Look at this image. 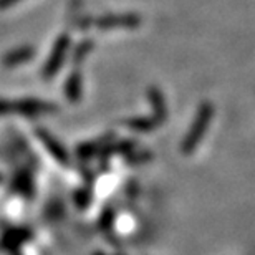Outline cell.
<instances>
[{
  "label": "cell",
  "mask_w": 255,
  "mask_h": 255,
  "mask_svg": "<svg viewBox=\"0 0 255 255\" xmlns=\"http://www.w3.org/2000/svg\"><path fill=\"white\" fill-rule=\"evenodd\" d=\"M65 91L66 95H68L70 100H78L80 95H81V78L78 73H73L68 78V83L65 86Z\"/></svg>",
  "instance_id": "8992f818"
},
{
  "label": "cell",
  "mask_w": 255,
  "mask_h": 255,
  "mask_svg": "<svg viewBox=\"0 0 255 255\" xmlns=\"http://www.w3.org/2000/svg\"><path fill=\"white\" fill-rule=\"evenodd\" d=\"M20 0H0V10H5L8 7H12V5L18 3Z\"/></svg>",
  "instance_id": "52a82bcc"
},
{
  "label": "cell",
  "mask_w": 255,
  "mask_h": 255,
  "mask_svg": "<svg viewBox=\"0 0 255 255\" xmlns=\"http://www.w3.org/2000/svg\"><path fill=\"white\" fill-rule=\"evenodd\" d=\"M141 23L139 15L125 13V15H108L95 20L93 25L100 30H113V28H134Z\"/></svg>",
  "instance_id": "7a4b0ae2"
},
{
  "label": "cell",
  "mask_w": 255,
  "mask_h": 255,
  "mask_svg": "<svg viewBox=\"0 0 255 255\" xmlns=\"http://www.w3.org/2000/svg\"><path fill=\"white\" fill-rule=\"evenodd\" d=\"M52 111H55V106L38 100H15V101L0 100V115L5 113L42 115V113H52Z\"/></svg>",
  "instance_id": "6da1fadb"
},
{
  "label": "cell",
  "mask_w": 255,
  "mask_h": 255,
  "mask_svg": "<svg viewBox=\"0 0 255 255\" xmlns=\"http://www.w3.org/2000/svg\"><path fill=\"white\" fill-rule=\"evenodd\" d=\"M33 57V48L32 47H22L18 50H13L10 52L7 57H5L3 63L8 65V66H13V65H20V63H25L28 62L30 58Z\"/></svg>",
  "instance_id": "5b68a950"
},
{
  "label": "cell",
  "mask_w": 255,
  "mask_h": 255,
  "mask_svg": "<svg viewBox=\"0 0 255 255\" xmlns=\"http://www.w3.org/2000/svg\"><path fill=\"white\" fill-rule=\"evenodd\" d=\"M211 113H212L211 106H209V105L202 106L201 113H199V118L196 120V123H194L192 129H191L189 139H187V142L184 144V147H187V151H191V147L194 146V142H196L197 139H201V134L204 132V129H206L207 121H209V118H211Z\"/></svg>",
  "instance_id": "277c9868"
},
{
  "label": "cell",
  "mask_w": 255,
  "mask_h": 255,
  "mask_svg": "<svg viewBox=\"0 0 255 255\" xmlns=\"http://www.w3.org/2000/svg\"><path fill=\"white\" fill-rule=\"evenodd\" d=\"M68 48H70V37L68 35H62V37L57 40V43H55L52 53H50L48 62H47V65H45L43 75L47 76V78L53 76L58 71V68L62 66L63 60L66 57V50Z\"/></svg>",
  "instance_id": "3957f363"
}]
</instances>
